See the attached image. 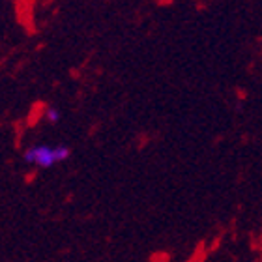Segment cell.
Listing matches in <instances>:
<instances>
[{
	"mask_svg": "<svg viewBox=\"0 0 262 262\" xmlns=\"http://www.w3.org/2000/svg\"><path fill=\"white\" fill-rule=\"evenodd\" d=\"M71 156V148L66 144H32L23 154V159L28 165H34L38 169H49L53 165L64 163Z\"/></svg>",
	"mask_w": 262,
	"mask_h": 262,
	"instance_id": "6da1fadb",
	"label": "cell"
},
{
	"mask_svg": "<svg viewBox=\"0 0 262 262\" xmlns=\"http://www.w3.org/2000/svg\"><path fill=\"white\" fill-rule=\"evenodd\" d=\"M43 118L49 122V124H58L62 118V113L58 109H55V107H47L43 113Z\"/></svg>",
	"mask_w": 262,
	"mask_h": 262,
	"instance_id": "7a4b0ae2",
	"label": "cell"
}]
</instances>
